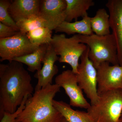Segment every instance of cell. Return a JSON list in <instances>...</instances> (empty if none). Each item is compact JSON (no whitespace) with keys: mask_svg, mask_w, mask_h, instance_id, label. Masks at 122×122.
<instances>
[{"mask_svg":"<svg viewBox=\"0 0 122 122\" xmlns=\"http://www.w3.org/2000/svg\"><path fill=\"white\" fill-rule=\"evenodd\" d=\"M32 78L23 64L14 60L0 64V117L15 112L26 96L32 95Z\"/></svg>","mask_w":122,"mask_h":122,"instance_id":"1","label":"cell"},{"mask_svg":"<svg viewBox=\"0 0 122 122\" xmlns=\"http://www.w3.org/2000/svg\"><path fill=\"white\" fill-rule=\"evenodd\" d=\"M60 89L59 86L54 84L34 90L17 118V122H60L63 116L55 107L53 102Z\"/></svg>","mask_w":122,"mask_h":122,"instance_id":"2","label":"cell"},{"mask_svg":"<svg viewBox=\"0 0 122 122\" xmlns=\"http://www.w3.org/2000/svg\"><path fill=\"white\" fill-rule=\"evenodd\" d=\"M79 35L81 43L90 48L89 57L95 68L105 62L112 65H119L117 46L112 34L100 36Z\"/></svg>","mask_w":122,"mask_h":122,"instance_id":"3","label":"cell"},{"mask_svg":"<svg viewBox=\"0 0 122 122\" xmlns=\"http://www.w3.org/2000/svg\"><path fill=\"white\" fill-rule=\"evenodd\" d=\"M96 103L87 112L95 122H119L122 114V90L109 91L99 95Z\"/></svg>","mask_w":122,"mask_h":122,"instance_id":"4","label":"cell"},{"mask_svg":"<svg viewBox=\"0 0 122 122\" xmlns=\"http://www.w3.org/2000/svg\"><path fill=\"white\" fill-rule=\"evenodd\" d=\"M51 44L57 55L60 56L59 62L68 63L72 71L76 74L79 59L87 47V45L80 42L79 35L75 34L67 38L64 34H55Z\"/></svg>","mask_w":122,"mask_h":122,"instance_id":"5","label":"cell"},{"mask_svg":"<svg viewBox=\"0 0 122 122\" xmlns=\"http://www.w3.org/2000/svg\"><path fill=\"white\" fill-rule=\"evenodd\" d=\"M90 48H87L81 57L76 74L79 86L86 97L90 101L91 105H93L98 100L97 91V71L89 57Z\"/></svg>","mask_w":122,"mask_h":122,"instance_id":"6","label":"cell"},{"mask_svg":"<svg viewBox=\"0 0 122 122\" xmlns=\"http://www.w3.org/2000/svg\"><path fill=\"white\" fill-rule=\"evenodd\" d=\"M38 47L31 44L26 34L20 31L13 36L0 39V61H10L31 53Z\"/></svg>","mask_w":122,"mask_h":122,"instance_id":"7","label":"cell"},{"mask_svg":"<svg viewBox=\"0 0 122 122\" xmlns=\"http://www.w3.org/2000/svg\"><path fill=\"white\" fill-rule=\"evenodd\" d=\"M55 84L62 87L70 99L71 106L87 109L91 104L85 98L79 86L76 74L72 70L64 71L56 77Z\"/></svg>","mask_w":122,"mask_h":122,"instance_id":"8","label":"cell"},{"mask_svg":"<svg viewBox=\"0 0 122 122\" xmlns=\"http://www.w3.org/2000/svg\"><path fill=\"white\" fill-rule=\"evenodd\" d=\"M99 95L109 91L122 89V66L102 62L96 68Z\"/></svg>","mask_w":122,"mask_h":122,"instance_id":"9","label":"cell"},{"mask_svg":"<svg viewBox=\"0 0 122 122\" xmlns=\"http://www.w3.org/2000/svg\"><path fill=\"white\" fill-rule=\"evenodd\" d=\"M59 57L54 51L51 44L48 45L45 55L42 61L41 69L37 71L34 75L38 79L34 90H39L52 84L54 77L58 72L57 66L55 64Z\"/></svg>","mask_w":122,"mask_h":122,"instance_id":"10","label":"cell"},{"mask_svg":"<svg viewBox=\"0 0 122 122\" xmlns=\"http://www.w3.org/2000/svg\"><path fill=\"white\" fill-rule=\"evenodd\" d=\"M106 5L109 11L110 28L117 46L119 63L122 66V0H109Z\"/></svg>","mask_w":122,"mask_h":122,"instance_id":"11","label":"cell"},{"mask_svg":"<svg viewBox=\"0 0 122 122\" xmlns=\"http://www.w3.org/2000/svg\"><path fill=\"white\" fill-rule=\"evenodd\" d=\"M66 0H41L39 16L56 28L65 21Z\"/></svg>","mask_w":122,"mask_h":122,"instance_id":"12","label":"cell"},{"mask_svg":"<svg viewBox=\"0 0 122 122\" xmlns=\"http://www.w3.org/2000/svg\"><path fill=\"white\" fill-rule=\"evenodd\" d=\"M41 0H14L9 9L11 17L17 22L20 20L39 15Z\"/></svg>","mask_w":122,"mask_h":122,"instance_id":"13","label":"cell"},{"mask_svg":"<svg viewBox=\"0 0 122 122\" xmlns=\"http://www.w3.org/2000/svg\"><path fill=\"white\" fill-rule=\"evenodd\" d=\"M91 18L88 15L82 18V20L70 22L65 21L55 30L56 33H64L68 35L79 34L84 35H93L91 24Z\"/></svg>","mask_w":122,"mask_h":122,"instance_id":"14","label":"cell"},{"mask_svg":"<svg viewBox=\"0 0 122 122\" xmlns=\"http://www.w3.org/2000/svg\"><path fill=\"white\" fill-rule=\"evenodd\" d=\"M53 105L68 122H95L87 112L74 110L70 104L54 99Z\"/></svg>","mask_w":122,"mask_h":122,"instance_id":"15","label":"cell"},{"mask_svg":"<svg viewBox=\"0 0 122 122\" xmlns=\"http://www.w3.org/2000/svg\"><path fill=\"white\" fill-rule=\"evenodd\" d=\"M66 21L71 22L73 20L77 21L79 17L88 15L87 11L94 5L92 0H66Z\"/></svg>","mask_w":122,"mask_h":122,"instance_id":"16","label":"cell"},{"mask_svg":"<svg viewBox=\"0 0 122 122\" xmlns=\"http://www.w3.org/2000/svg\"><path fill=\"white\" fill-rule=\"evenodd\" d=\"M48 45L39 46L31 53L14 58L12 60L26 65L28 66L27 69L30 72L33 73L39 71L41 69V63L45 55Z\"/></svg>","mask_w":122,"mask_h":122,"instance_id":"17","label":"cell"},{"mask_svg":"<svg viewBox=\"0 0 122 122\" xmlns=\"http://www.w3.org/2000/svg\"><path fill=\"white\" fill-rule=\"evenodd\" d=\"M92 31L95 34L102 36L110 34V15L104 8L99 9L95 16L91 18Z\"/></svg>","mask_w":122,"mask_h":122,"instance_id":"18","label":"cell"},{"mask_svg":"<svg viewBox=\"0 0 122 122\" xmlns=\"http://www.w3.org/2000/svg\"><path fill=\"white\" fill-rule=\"evenodd\" d=\"M16 23L20 32L25 34L41 27L49 28L52 30L56 29L54 26L39 15L32 16L29 18L20 20Z\"/></svg>","mask_w":122,"mask_h":122,"instance_id":"19","label":"cell"},{"mask_svg":"<svg viewBox=\"0 0 122 122\" xmlns=\"http://www.w3.org/2000/svg\"><path fill=\"white\" fill-rule=\"evenodd\" d=\"M52 30L49 28L41 27L31 30L26 34L31 44L39 46L51 44Z\"/></svg>","mask_w":122,"mask_h":122,"instance_id":"20","label":"cell"},{"mask_svg":"<svg viewBox=\"0 0 122 122\" xmlns=\"http://www.w3.org/2000/svg\"><path fill=\"white\" fill-rule=\"evenodd\" d=\"M11 2L8 0H0V22L20 31L16 22L12 18L9 12V9Z\"/></svg>","mask_w":122,"mask_h":122,"instance_id":"21","label":"cell"},{"mask_svg":"<svg viewBox=\"0 0 122 122\" xmlns=\"http://www.w3.org/2000/svg\"><path fill=\"white\" fill-rule=\"evenodd\" d=\"M31 96L28 95L25 96L22 103L14 113H10L5 112L2 117L0 119V122H17V118L25 108V105L27 99Z\"/></svg>","mask_w":122,"mask_h":122,"instance_id":"22","label":"cell"},{"mask_svg":"<svg viewBox=\"0 0 122 122\" xmlns=\"http://www.w3.org/2000/svg\"><path fill=\"white\" fill-rule=\"evenodd\" d=\"M15 29L0 22V39L11 37L17 34L18 32Z\"/></svg>","mask_w":122,"mask_h":122,"instance_id":"23","label":"cell"},{"mask_svg":"<svg viewBox=\"0 0 122 122\" xmlns=\"http://www.w3.org/2000/svg\"><path fill=\"white\" fill-rule=\"evenodd\" d=\"M59 122H68V121H67L65 119V118L64 117L62 119V120H61Z\"/></svg>","mask_w":122,"mask_h":122,"instance_id":"24","label":"cell"},{"mask_svg":"<svg viewBox=\"0 0 122 122\" xmlns=\"http://www.w3.org/2000/svg\"><path fill=\"white\" fill-rule=\"evenodd\" d=\"M119 122H122V116H121V117H120Z\"/></svg>","mask_w":122,"mask_h":122,"instance_id":"25","label":"cell"},{"mask_svg":"<svg viewBox=\"0 0 122 122\" xmlns=\"http://www.w3.org/2000/svg\"></svg>","mask_w":122,"mask_h":122,"instance_id":"26","label":"cell"}]
</instances>
